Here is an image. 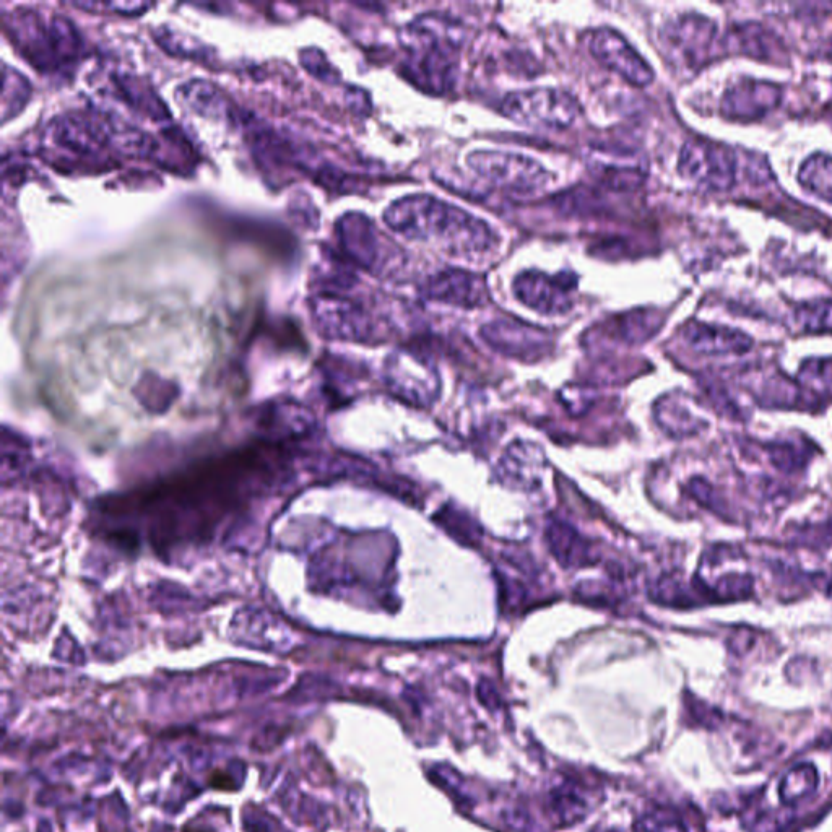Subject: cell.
Masks as SVG:
<instances>
[{"label":"cell","instance_id":"6da1fadb","mask_svg":"<svg viewBox=\"0 0 832 832\" xmlns=\"http://www.w3.org/2000/svg\"><path fill=\"white\" fill-rule=\"evenodd\" d=\"M384 221L403 238L433 244L451 256H481L496 244V233L485 221L431 195L395 200Z\"/></svg>","mask_w":832,"mask_h":832},{"label":"cell","instance_id":"7a4b0ae2","mask_svg":"<svg viewBox=\"0 0 832 832\" xmlns=\"http://www.w3.org/2000/svg\"><path fill=\"white\" fill-rule=\"evenodd\" d=\"M400 41L410 82L436 95L451 90L464 43V30L455 18L442 13L420 15L403 28Z\"/></svg>","mask_w":832,"mask_h":832},{"label":"cell","instance_id":"3957f363","mask_svg":"<svg viewBox=\"0 0 832 832\" xmlns=\"http://www.w3.org/2000/svg\"><path fill=\"white\" fill-rule=\"evenodd\" d=\"M467 165L493 186L517 194L542 191L551 179L540 161L503 150H477L468 155Z\"/></svg>","mask_w":832,"mask_h":832},{"label":"cell","instance_id":"277c9868","mask_svg":"<svg viewBox=\"0 0 832 832\" xmlns=\"http://www.w3.org/2000/svg\"><path fill=\"white\" fill-rule=\"evenodd\" d=\"M579 103L568 91L556 88L517 91L504 98L501 113L530 127L543 129H568L579 117Z\"/></svg>","mask_w":832,"mask_h":832},{"label":"cell","instance_id":"5b68a950","mask_svg":"<svg viewBox=\"0 0 832 832\" xmlns=\"http://www.w3.org/2000/svg\"><path fill=\"white\" fill-rule=\"evenodd\" d=\"M384 379L395 397L413 407H431L441 392V379L433 361L407 348L390 353Z\"/></svg>","mask_w":832,"mask_h":832},{"label":"cell","instance_id":"8992f818","mask_svg":"<svg viewBox=\"0 0 832 832\" xmlns=\"http://www.w3.org/2000/svg\"><path fill=\"white\" fill-rule=\"evenodd\" d=\"M590 176L611 191H636L649 176L647 156L633 147L592 143L584 152Z\"/></svg>","mask_w":832,"mask_h":832},{"label":"cell","instance_id":"52a82bcc","mask_svg":"<svg viewBox=\"0 0 832 832\" xmlns=\"http://www.w3.org/2000/svg\"><path fill=\"white\" fill-rule=\"evenodd\" d=\"M678 169L683 178L711 191L724 192L737 181V156L724 143L689 140L681 148Z\"/></svg>","mask_w":832,"mask_h":832},{"label":"cell","instance_id":"ba28073f","mask_svg":"<svg viewBox=\"0 0 832 832\" xmlns=\"http://www.w3.org/2000/svg\"><path fill=\"white\" fill-rule=\"evenodd\" d=\"M338 243L345 256L366 272L379 273L395 262V249L377 230L373 220L358 212L345 213L337 221Z\"/></svg>","mask_w":832,"mask_h":832},{"label":"cell","instance_id":"9c48e42d","mask_svg":"<svg viewBox=\"0 0 832 832\" xmlns=\"http://www.w3.org/2000/svg\"><path fill=\"white\" fill-rule=\"evenodd\" d=\"M312 321L325 337L345 342H369L376 325L369 312L353 299L321 293L311 299Z\"/></svg>","mask_w":832,"mask_h":832},{"label":"cell","instance_id":"30bf717a","mask_svg":"<svg viewBox=\"0 0 832 832\" xmlns=\"http://www.w3.org/2000/svg\"><path fill=\"white\" fill-rule=\"evenodd\" d=\"M480 335L493 350L514 360L535 363L553 351L550 332L517 319H496L483 325Z\"/></svg>","mask_w":832,"mask_h":832},{"label":"cell","instance_id":"8fae6325","mask_svg":"<svg viewBox=\"0 0 832 832\" xmlns=\"http://www.w3.org/2000/svg\"><path fill=\"white\" fill-rule=\"evenodd\" d=\"M577 278L571 273H559L551 277L538 270H527L514 278L512 291L520 303L533 311L556 316L566 314L574 306L572 293L576 290Z\"/></svg>","mask_w":832,"mask_h":832},{"label":"cell","instance_id":"7c38bea8","mask_svg":"<svg viewBox=\"0 0 832 832\" xmlns=\"http://www.w3.org/2000/svg\"><path fill=\"white\" fill-rule=\"evenodd\" d=\"M589 48L600 64L634 87L644 88L654 82L652 67L618 31L607 26L597 28L590 33Z\"/></svg>","mask_w":832,"mask_h":832},{"label":"cell","instance_id":"4fadbf2b","mask_svg":"<svg viewBox=\"0 0 832 832\" xmlns=\"http://www.w3.org/2000/svg\"><path fill=\"white\" fill-rule=\"evenodd\" d=\"M714 22L701 15H683L668 23L662 33V41L673 61L688 69H696L706 62L707 54L715 38Z\"/></svg>","mask_w":832,"mask_h":832},{"label":"cell","instance_id":"5bb4252c","mask_svg":"<svg viewBox=\"0 0 832 832\" xmlns=\"http://www.w3.org/2000/svg\"><path fill=\"white\" fill-rule=\"evenodd\" d=\"M421 295L429 301L464 309L483 308L491 299L486 278L462 269L442 270L429 277L421 286Z\"/></svg>","mask_w":832,"mask_h":832},{"label":"cell","instance_id":"9a60e30c","mask_svg":"<svg viewBox=\"0 0 832 832\" xmlns=\"http://www.w3.org/2000/svg\"><path fill=\"white\" fill-rule=\"evenodd\" d=\"M4 23L12 43L35 67L52 70L61 65L52 41L51 26L44 25L38 13L17 10L10 17L5 15Z\"/></svg>","mask_w":832,"mask_h":832},{"label":"cell","instance_id":"2e32d148","mask_svg":"<svg viewBox=\"0 0 832 832\" xmlns=\"http://www.w3.org/2000/svg\"><path fill=\"white\" fill-rule=\"evenodd\" d=\"M113 129L85 116H64L51 122L52 145L78 158H96L113 145Z\"/></svg>","mask_w":832,"mask_h":832},{"label":"cell","instance_id":"e0dca14e","mask_svg":"<svg viewBox=\"0 0 832 832\" xmlns=\"http://www.w3.org/2000/svg\"><path fill=\"white\" fill-rule=\"evenodd\" d=\"M780 98L782 91L774 83L745 78L725 91L722 114L733 121H754L774 111Z\"/></svg>","mask_w":832,"mask_h":832},{"label":"cell","instance_id":"ac0fdd59","mask_svg":"<svg viewBox=\"0 0 832 832\" xmlns=\"http://www.w3.org/2000/svg\"><path fill=\"white\" fill-rule=\"evenodd\" d=\"M545 465L542 447L530 442H514L499 460V480L516 490H535L540 486Z\"/></svg>","mask_w":832,"mask_h":832},{"label":"cell","instance_id":"d6986e66","mask_svg":"<svg viewBox=\"0 0 832 832\" xmlns=\"http://www.w3.org/2000/svg\"><path fill=\"white\" fill-rule=\"evenodd\" d=\"M683 338L689 347L702 355H743L753 347L751 337L725 325L691 321L683 327Z\"/></svg>","mask_w":832,"mask_h":832},{"label":"cell","instance_id":"ffe728a7","mask_svg":"<svg viewBox=\"0 0 832 832\" xmlns=\"http://www.w3.org/2000/svg\"><path fill=\"white\" fill-rule=\"evenodd\" d=\"M546 545L563 568H584L597 563L598 553L589 538L563 520L550 519L545 529Z\"/></svg>","mask_w":832,"mask_h":832},{"label":"cell","instance_id":"44dd1931","mask_svg":"<svg viewBox=\"0 0 832 832\" xmlns=\"http://www.w3.org/2000/svg\"><path fill=\"white\" fill-rule=\"evenodd\" d=\"M655 420L673 438L696 434L704 426V418L696 412V402L685 394L665 395L655 403Z\"/></svg>","mask_w":832,"mask_h":832},{"label":"cell","instance_id":"7402d4cb","mask_svg":"<svg viewBox=\"0 0 832 832\" xmlns=\"http://www.w3.org/2000/svg\"><path fill=\"white\" fill-rule=\"evenodd\" d=\"M116 85L119 88V95H121L122 100L126 101L130 108H134L135 111L152 117V119H160V121L169 119V116H171L160 96L156 95V91L143 78L134 77V75H122V77L116 78Z\"/></svg>","mask_w":832,"mask_h":832},{"label":"cell","instance_id":"603a6c76","mask_svg":"<svg viewBox=\"0 0 832 832\" xmlns=\"http://www.w3.org/2000/svg\"><path fill=\"white\" fill-rule=\"evenodd\" d=\"M819 774L815 764L802 763L785 772L779 784V798L787 808L802 805L818 790Z\"/></svg>","mask_w":832,"mask_h":832},{"label":"cell","instance_id":"cb8c5ba5","mask_svg":"<svg viewBox=\"0 0 832 832\" xmlns=\"http://www.w3.org/2000/svg\"><path fill=\"white\" fill-rule=\"evenodd\" d=\"M178 100L192 113L204 117H221L225 114V98L213 83L205 80H191L181 85Z\"/></svg>","mask_w":832,"mask_h":832},{"label":"cell","instance_id":"d4e9b609","mask_svg":"<svg viewBox=\"0 0 832 832\" xmlns=\"http://www.w3.org/2000/svg\"><path fill=\"white\" fill-rule=\"evenodd\" d=\"M727 39L728 49H735L754 59L769 61L771 52L776 51V38L771 39V33L758 23L733 26Z\"/></svg>","mask_w":832,"mask_h":832},{"label":"cell","instance_id":"484cf974","mask_svg":"<svg viewBox=\"0 0 832 832\" xmlns=\"http://www.w3.org/2000/svg\"><path fill=\"white\" fill-rule=\"evenodd\" d=\"M662 324L663 317L660 312L652 311V309H639V311L616 317L615 330L621 342L637 345L654 337Z\"/></svg>","mask_w":832,"mask_h":832},{"label":"cell","instance_id":"4316f807","mask_svg":"<svg viewBox=\"0 0 832 832\" xmlns=\"http://www.w3.org/2000/svg\"><path fill=\"white\" fill-rule=\"evenodd\" d=\"M803 189L832 204V156L815 153L806 158L798 173Z\"/></svg>","mask_w":832,"mask_h":832},{"label":"cell","instance_id":"83f0119b","mask_svg":"<svg viewBox=\"0 0 832 832\" xmlns=\"http://www.w3.org/2000/svg\"><path fill=\"white\" fill-rule=\"evenodd\" d=\"M155 41L171 56L192 59V61H207L210 57V48L207 44L202 43L199 38L187 35L184 31L174 30L171 26L156 28Z\"/></svg>","mask_w":832,"mask_h":832},{"label":"cell","instance_id":"f1b7e54d","mask_svg":"<svg viewBox=\"0 0 832 832\" xmlns=\"http://www.w3.org/2000/svg\"><path fill=\"white\" fill-rule=\"evenodd\" d=\"M4 83H2V117L4 122L22 113L31 96V85L18 70L4 65Z\"/></svg>","mask_w":832,"mask_h":832},{"label":"cell","instance_id":"f546056e","mask_svg":"<svg viewBox=\"0 0 832 832\" xmlns=\"http://www.w3.org/2000/svg\"><path fill=\"white\" fill-rule=\"evenodd\" d=\"M795 319L810 334H832V301L816 299L803 303L795 311Z\"/></svg>","mask_w":832,"mask_h":832},{"label":"cell","instance_id":"4dcf8cb0","mask_svg":"<svg viewBox=\"0 0 832 832\" xmlns=\"http://www.w3.org/2000/svg\"><path fill=\"white\" fill-rule=\"evenodd\" d=\"M51 35L54 41V48H56L57 57L59 61L69 62L75 61L80 52V36L75 30L74 23L70 22L69 18L56 15L51 20Z\"/></svg>","mask_w":832,"mask_h":832},{"label":"cell","instance_id":"1f68e13d","mask_svg":"<svg viewBox=\"0 0 832 832\" xmlns=\"http://www.w3.org/2000/svg\"><path fill=\"white\" fill-rule=\"evenodd\" d=\"M769 459L782 472L793 473L805 467L808 454L805 447L792 441H777L769 446Z\"/></svg>","mask_w":832,"mask_h":832},{"label":"cell","instance_id":"d6a6232c","mask_svg":"<svg viewBox=\"0 0 832 832\" xmlns=\"http://www.w3.org/2000/svg\"><path fill=\"white\" fill-rule=\"evenodd\" d=\"M299 61L303 64V69L308 70L309 74L316 77L317 80L329 83V85L340 82V72L335 69L334 65L330 64L329 59L321 49H303L299 54Z\"/></svg>","mask_w":832,"mask_h":832},{"label":"cell","instance_id":"836d02e7","mask_svg":"<svg viewBox=\"0 0 832 832\" xmlns=\"http://www.w3.org/2000/svg\"><path fill=\"white\" fill-rule=\"evenodd\" d=\"M800 377L810 386L832 387V358L808 360L800 369Z\"/></svg>","mask_w":832,"mask_h":832},{"label":"cell","instance_id":"e575fe53","mask_svg":"<svg viewBox=\"0 0 832 832\" xmlns=\"http://www.w3.org/2000/svg\"><path fill=\"white\" fill-rule=\"evenodd\" d=\"M77 9L82 10H111V12L119 13V15H142L148 9H152L153 4H145V2H108V4H95V2H88V4H72Z\"/></svg>","mask_w":832,"mask_h":832},{"label":"cell","instance_id":"d590c367","mask_svg":"<svg viewBox=\"0 0 832 832\" xmlns=\"http://www.w3.org/2000/svg\"><path fill=\"white\" fill-rule=\"evenodd\" d=\"M649 832H688L685 826L672 816H654L647 821Z\"/></svg>","mask_w":832,"mask_h":832}]
</instances>
